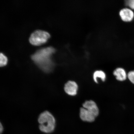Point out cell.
Wrapping results in <instances>:
<instances>
[{
	"label": "cell",
	"mask_w": 134,
	"mask_h": 134,
	"mask_svg": "<svg viewBox=\"0 0 134 134\" xmlns=\"http://www.w3.org/2000/svg\"><path fill=\"white\" fill-rule=\"evenodd\" d=\"M50 37L49 33L47 32L37 30L31 34L29 41L32 44L38 46L46 43Z\"/></svg>",
	"instance_id": "cell-3"
},
{
	"label": "cell",
	"mask_w": 134,
	"mask_h": 134,
	"mask_svg": "<svg viewBox=\"0 0 134 134\" xmlns=\"http://www.w3.org/2000/svg\"><path fill=\"white\" fill-rule=\"evenodd\" d=\"M119 14L120 18L124 21L129 22L132 21L134 19V12L130 8H123L120 11Z\"/></svg>",
	"instance_id": "cell-4"
},
{
	"label": "cell",
	"mask_w": 134,
	"mask_h": 134,
	"mask_svg": "<svg viewBox=\"0 0 134 134\" xmlns=\"http://www.w3.org/2000/svg\"><path fill=\"white\" fill-rule=\"evenodd\" d=\"M125 4L131 9L134 10V0L126 1L125 2Z\"/></svg>",
	"instance_id": "cell-11"
},
{
	"label": "cell",
	"mask_w": 134,
	"mask_h": 134,
	"mask_svg": "<svg viewBox=\"0 0 134 134\" xmlns=\"http://www.w3.org/2000/svg\"><path fill=\"white\" fill-rule=\"evenodd\" d=\"M38 121L40 130L43 133H50L54 131L56 125L54 117L48 111L43 112L40 115Z\"/></svg>",
	"instance_id": "cell-2"
},
{
	"label": "cell",
	"mask_w": 134,
	"mask_h": 134,
	"mask_svg": "<svg viewBox=\"0 0 134 134\" xmlns=\"http://www.w3.org/2000/svg\"><path fill=\"white\" fill-rule=\"evenodd\" d=\"M7 58L5 56L1 53L0 54V66L1 67L4 66L7 64Z\"/></svg>",
	"instance_id": "cell-10"
},
{
	"label": "cell",
	"mask_w": 134,
	"mask_h": 134,
	"mask_svg": "<svg viewBox=\"0 0 134 134\" xmlns=\"http://www.w3.org/2000/svg\"><path fill=\"white\" fill-rule=\"evenodd\" d=\"M55 49L52 47H48L38 50L32 55V59L38 66L46 72H51L53 67V63L51 56L54 53Z\"/></svg>",
	"instance_id": "cell-1"
},
{
	"label": "cell",
	"mask_w": 134,
	"mask_h": 134,
	"mask_svg": "<svg viewBox=\"0 0 134 134\" xmlns=\"http://www.w3.org/2000/svg\"><path fill=\"white\" fill-rule=\"evenodd\" d=\"M127 77L130 82L134 84V71L129 72Z\"/></svg>",
	"instance_id": "cell-12"
},
{
	"label": "cell",
	"mask_w": 134,
	"mask_h": 134,
	"mask_svg": "<svg viewBox=\"0 0 134 134\" xmlns=\"http://www.w3.org/2000/svg\"><path fill=\"white\" fill-rule=\"evenodd\" d=\"M78 90V85L75 81H69L65 85L64 90L65 92L70 96H74L76 95Z\"/></svg>",
	"instance_id": "cell-6"
},
{
	"label": "cell",
	"mask_w": 134,
	"mask_h": 134,
	"mask_svg": "<svg viewBox=\"0 0 134 134\" xmlns=\"http://www.w3.org/2000/svg\"><path fill=\"white\" fill-rule=\"evenodd\" d=\"M106 77V75L104 72L101 70L95 71L93 74L94 80L96 83H98V78L100 79L102 81H105Z\"/></svg>",
	"instance_id": "cell-9"
},
{
	"label": "cell",
	"mask_w": 134,
	"mask_h": 134,
	"mask_svg": "<svg viewBox=\"0 0 134 134\" xmlns=\"http://www.w3.org/2000/svg\"><path fill=\"white\" fill-rule=\"evenodd\" d=\"M80 116L81 119L83 121L93 122L94 121L95 117L86 109L82 108L80 109Z\"/></svg>",
	"instance_id": "cell-7"
},
{
	"label": "cell",
	"mask_w": 134,
	"mask_h": 134,
	"mask_svg": "<svg viewBox=\"0 0 134 134\" xmlns=\"http://www.w3.org/2000/svg\"><path fill=\"white\" fill-rule=\"evenodd\" d=\"M113 75L116 79L120 81H124L126 79L127 75L125 70L123 68H118L113 72Z\"/></svg>",
	"instance_id": "cell-8"
},
{
	"label": "cell",
	"mask_w": 134,
	"mask_h": 134,
	"mask_svg": "<svg viewBox=\"0 0 134 134\" xmlns=\"http://www.w3.org/2000/svg\"><path fill=\"white\" fill-rule=\"evenodd\" d=\"M83 108L86 109L95 117L98 116L99 110L95 102L92 100H87L83 103Z\"/></svg>",
	"instance_id": "cell-5"
},
{
	"label": "cell",
	"mask_w": 134,
	"mask_h": 134,
	"mask_svg": "<svg viewBox=\"0 0 134 134\" xmlns=\"http://www.w3.org/2000/svg\"><path fill=\"white\" fill-rule=\"evenodd\" d=\"M3 131H4V128H3V125L1 123L0 124V133L1 134L3 133Z\"/></svg>",
	"instance_id": "cell-13"
}]
</instances>
